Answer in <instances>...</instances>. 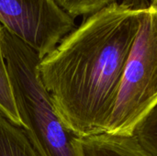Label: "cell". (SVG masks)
<instances>
[{"label":"cell","mask_w":157,"mask_h":156,"mask_svg":"<svg viewBox=\"0 0 157 156\" xmlns=\"http://www.w3.org/2000/svg\"><path fill=\"white\" fill-rule=\"evenodd\" d=\"M147 0L111 3L86 17L39 64L62 123L78 137L106 132Z\"/></svg>","instance_id":"obj_1"},{"label":"cell","mask_w":157,"mask_h":156,"mask_svg":"<svg viewBox=\"0 0 157 156\" xmlns=\"http://www.w3.org/2000/svg\"><path fill=\"white\" fill-rule=\"evenodd\" d=\"M0 40L16 108L40 156H83L79 139L61 121L39 72L38 52L2 26Z\"/></svg>","instance_id":"obj_2"},{"label":"cell","mask_w":157,"mask_h":156,"mask_svg":"<svg viewBox=\"0 0 157 156\" xmlns=\"http://www.w3.org/2000/svg\"><path fill=\"white\" fill-rule=\"evenodd\" d=\"M157 105V8L148 6L128 57L107 134L132 137Z\"/></svg>","instance_id":"obj_3"},{"label":"cell","mask_w":157,"mask_h":156,"mask_svg":"<svg viewBox=\"0 0 157 156\" xmlns=\"http://www.w3.org/2000/svg\"><path fill=\"white\" fill-rule=\"evenodd\" d=\"M0 24L42 60L75 28L55 0H0Z\"/></svg>","instance_id":"obj_4"},{"label":"cell","mask_w":157,"mask_h":156,"mask_svg":"<svg viewBox=\"0 0 157 156\" xmlns=\"http://www.w3.org/2000/svg\"><path fill=\"white\" fill-rule=\"evenodd\" d=\"M83 156H149L132 137L102 133L80 137Z\"/></svg>","instance_id":"obj_5"},{"label":"cell","mask_w":157,"mask_h":156,"mask_svg":"<svg viewBox=\"0 0 157 156\" xmlns=\"http://www.w3.org/2000/svg\"><path fill=\"white\" fill-rule=\"evenodd\" d=\"M0 156H40L28 132L0 112Z\"/></svg>","instance_id":"obj_6"},{"label":"cell","mask_w":157,"mask_h":156,"mask_svg":"<svg viewBox=\"0 0 157 156\" xmlns=\"http://www.w3.org/2000/svg\"><path fill=\"white\" fill-rule=\"evenodd\" d=\"M149 156H157V105L138 123L132 136Z\"/></svg>","instance_id":"obj_7"},{"label":"cell","mask_w":157,"mask_h":156,"mask_svg":"<svg viewBox=\"0 0 157 156\" xmlns=\"http://www.w3.org/2000/svg\"><path fill=\"white\" fill-rule=\"evenodd\" d=\"M2 25L0 24V32ZM0 112L8 120L18 126H22V122L18 116L5 60L3 57L1 40H0ZM23 127V126H22Z\"/></svg>","instance_id":"obj_8"},{"label":"cell","mask_w":157,"mask_h":156,"mask_svg":"<svg viewBox=\"0 0 157 156\" xmlns=\"http://www.w3.org/2000/svg\"><path fill=\"white\" fill-rule=\"evenodd\" d=\"M56 3L73 18L79 16L87 17L104 6L118 0H55Z\"/></svg>","instance_id":"obj_9"},{"label":"cell","mask_w":157,"mask_h":156,"mask_svg":"<svg viewBox=\"0 0 157 156\" xmlns=\"http://www.w3.org/2000/svg\"><path fill=\"white\" fill-rule=\"evenodd\" d=\"M150 6H154V7L157 8V0H151Z\"/></svg>","instance_id":"obj_10"}]
</instances>
